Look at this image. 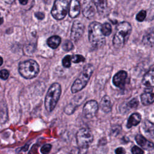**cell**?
Masks as SVG:
<instances>
[{"instance_id":"cell-1","label":"cell","mask_w":154,"mask_h":154,"mask_svg":"<svg viewBox=\"0 0 154 154\" xmlns=\"http://www.w3.org/2000/svg\"><path fill=\"white\" fill-rule=\"evenodd\" d=\"M132 31V26L128 22H120L116 27L113 37L112 44L115 48L120 49L124 46Z\"/></svg>"},{"instance_id":"cell-2","label":"cell","mask_w":154,"mask_h":154,"mask_svg":"<svg viewBox=\"0 0 154 154\" xmlns=\"http://www.w3.org/2000/svg\"><path fill=\"white\" fill-rule=\"evenodd\" d=\"M88 40L94 48H100L105 43V37L102 32V24L97 22H91L88 27Z\"/></svg>"},{"instance_id":"cell-3","label":"cell","mask_w":154,"mask_h":154,"mask_svg":"<svg viewBox=\"0 0 154 154\" xmlns=\"http://www.w3.org/2000/svg\"><path fill=\"white\" fill-rule=\"evenodd\" d=\"M94 72V66L91 64H86L78 76L75 81L71 87V91L73 93H77L82 90L88 83L91 75Z\"/></svg>"},{"instance_id":"cell-4","label":"cell","mask_w":154,"mask_h":154,"mask_svg":"<svg viewBox=\"0 0 154 154\" xmlns=\"http://www.w3.org/2000/svg\"><path fill=\"white\" fill-rule=\"evenodd\" d=\"M61 93V85L57 82L52 84L46 93L45 101V106L46 110L51 112L54 110L60 99Z\"/></svg>"},{"instance_id":"cell-5","label":"cell","mask_w":154,"mask_h":154,"mask_svg":"<svg viewBox=\"0 0 154 154\" xmlns=\"http://www.w3.org/2000/svg\"><path fill=\"white\" fill-rule=\"evenodd\" d=\"M19 72L23 78L31 79L38 75L39 72V66L35 61L28 60L19 64Z\"/></svg>"},{"instance_id":"cell-6","label":"cell","mask_w":154,"mask_h":154,"mask_svg":"<svg viewBox=\"0 0 154 154\" xmlns=\"http://www.w3.org/2000/svg\"><path fill=\"white\" fill-rule=\"evenodd\" d=\"M76 139L79 147L87 149L93 142V135L88 128H83L77 132Z\"/></svg>"},{"instance_id":"cell-7","label":"cell","mask_w":154,"mask_h":154,"mask_svg":"<svg viewBox=\"0 0 154 154\" xmlns=\"http://www.w3.org/2000/svg\"><path fill=\"white\" fill-rule=\"evenodd\" d=\"M69 8V1L66 0H57L55 1L51 10L52 16L57 20H61L65 17Z\"/></svg>"},{"instance_id":"cell-8","label":"cell","mask_w":154,"mask_h":154,"mask_svg":"<svg viewBox=\"0 0 154 154\" xmlns=\"http://www.w3.org/2000/svg\"><path fill=\"white\" fill-rule=\"evenodd\" d=\"M99 105L94 100H91L85 103L83 107L82 113L87 119L93 118L97 112Z\"/></svg>"},{"instance_id":"cell-9","label":"cell","mask_w":154,"mask_h":154,"mask_svg":"<svg viewBox=\"0 0 154 154\" xmlns=\"http://www.w3.org/2000/svg\"><path fill=\"white\" fill-rule=\"evenodd\" d=\"M84 31V24L78 20H76L73 22L72 29H71V33H70V38L76 42L78 40L82 35Z\"/></svg>"},{"instance_id":"cell-10","label":"cell","mask_w":154,"mask_h":154,"mask_svg":"<svg viewBox=\"0 0 154 154\" xmlns=\"http://www.w3.org/2000/svg\"><path fill=\"white\" fill-rule=\"evenodd\" d=\"M83 15L87 19H91L95 14V8L93 1L88 0L83 2L82 6Z\"/></svg>"},{"instance_id":"cell-11","label":"cell","mask_w":154,"mask_h":154,"mask_svg":"<svg viewBox=\"0 0 154 154\" xmlns=\"http://www.w3.org/2000/svg\"><path fill=\"white\" fill-rule=\"evenodd\" d=\"M128 74L125 70H120L117 72L113 77V84L120 88H123L125 87L127 79Z\"/></svg>"},{"instance_id":"cell-12","label":"cell","mask_w":154,"mask_h":154,"mask_svg":"<svg viewBox=\"0 0 154 154\" xmlns=\"http://www.w3.org/2000/svg\"><path fill=\"white\" fill-rule=\"evenodd\" d=\"M135 141L139 146L146 150H150L154 147V144L153 143L147 140L145 137L140 134L136 135Z\"/></svg>"},{"instance_id":"cell-13","label":"cell","mask_w":154,"mask_h":154,"mask_svg":"<svg viewBox=\"0 0 154 154\" xmlns=\"http://www.w3.org/2000/svg\"><path fill=\"white\" fill-rule=\"evenodd\" d=\"M143 43L147 46H154V26L150 28L143 35Z\"/></svg>"},{"instance_id":"cell-14","label":"cell","mask_w":154,"mask_h":154,"mask_svg":"<svg viewBox=\"0 0 154 154\" xmlns=\"http://www.w3.org/2000/svg\"><path fill=\"white\" fill-rule=\"evenodd\" d=\"M80 4L79 2L76 0H73L70 1L69 7V16L71 18H75L77 17L80 13Z\"/></svg>"},{"instance_id":"cell-15","label":"cell","mask_w":154,"mask_h":154,"mask_svg":"<svg viewBox=\"0 0 154 154\" xmlns=\"http://www.w3.org/2000/svg\"><path fill=\"white\" fill-rule=\"evenodd\" d=\"M142 83L147 87H154V69L150 70L144 75Z\"/></svg>"},{"instance_id":"cell-16","label":"cell","mask_w":154,"mask_h":154,"mask_svg":"<svg viewBox=\"0 0 154 154\" xmlns=\"http://www.w3.org/2000/svg\"><path fill=\"white\" fill-rule=\"evenodd\" d=\"M100 107L101 109L106 113H108L111 111L112 105L110 98L108 96L105 95L102 98L100 102Z\"/></svg>"},{"instance_id":"cell-17","label":"cell","mask_w":154,"mask_h":154,"mask_svg":"<svg viewBox=\"0 0 154 154\" xmlns=\"http://www.w3.org/2000/svg\"><path fill=\"white\" fill-rule=\"evenodd\" d=\"M140 98L144 105H149L154 102V93L151 91H145L141 94Z\"/></svg>"},{"instance_id":"cell-18","label":"cell","mask_w":154,"mask_h":154,"mask_svg":"<svg viewBox=\"0 0 154 154\" xmlns=\"http://www.w3.org/2000/svg\"><path fill=\"white\" fill-rule=\"evenodd\" d=\"M141 120V116L138 112H135L132 114L128 119L127 122V128H131L132 126H136L140 123Z\"/></svg>"},{"instance_id":"cell-19","label":"cell","mask_w":154,"mask_h":154,"mask_svg":"<svg viewBox=\"0 0 154 154\" xmlns=\"http://www.w3.org/2000/svg\"><path fill=\"white\" fill-rule=\"evenodd\" d=\"M143 128L144 132L148 136L154 138V123L149 120H145L143 123Z\"/></svg>"},{"instance_id":"cell-20","label":"cell","mask_w":154,"mask_h":154,"mask_svg":"<svg viewBox=\"0 0 154 154\" xmlns=\"http://www.w3.org/2000/svg\"><path fill=\"white\" fill-rule=\"evenodd\" d=\"M61 43V38L58 35H53L50 37L48 40L47 43L48 46L52 49H56Z\"/></svg>"},{"instance_id":"cell-21","label":"cell","mask_w":154,"mask_h":154,"mask_svg":"<svg viewBox=\"0 0 154 154\" xmlns=\"http://www.w3.org/2000/svg\"><path fill=\"white\" fill-rule=\"evenodd\" d=\"M94 5L96 7L98 13L103 14L106 11L107 8V2L106 1H93Z\"/></svg>"},{"instance_id":"cell-22","label":"cell","mask_w":154,"mask_h":154,"mask_svg":"<svg viewBox=\"0 0 154 154\" xmlns=\"http://www.w3.org/2000/svg\"><path fill=\"white\" fill-rule=\"evenodd\" d=\"M112 32L111 25L109 23H105L103 25H102V32L103 35L105 36H108Z\"/></svg>"},{"instance_id":"cell-23","label":"cell","mask_w":154,"mask_h":154,"mask_svg":"<svg viewBox=\"0 0 154 154\" xmlns=\"http://www.w3.org/2000/svg\"><path fill=\"white\" fill-rule=\"evenodd\" d=\"M71 60L74 63H79L85 61V58L81 55H71Z\"/></svg>"},{"instance_id":"cell-24","label":"cell","mask_w":154,"mask_h":154,"mask_svg":"<svg viewBox=\"0 0 154 154\" xmlns=\"http://www.w3.org/2000/svg\"><path fill=\"white\" fill-rule=\"evenodd\" d=\"M62 48L64 51H69L73 48V45L72 42L69 40H66L64 42Z\"/></svg>"},{"instance_id":"cell-25","label":"cell","mask_w":154,"mask_h":154,"mask_svg":"<svg viewBox=\"0 0 154 154\" xmlns=\"http://www.w3.org/2000/svg\"><path fill=\"white\" fill-rule=\"evenodd\" d=\"M71 62H72V60H71V55H67L66 56H65L63 60H62V64H63V66L66 67V68H69L71 66Z\"/></svg>"},{"instance_id":"cell-26","label":"cell","mask_w":154,"mask_h":154,"mask_svg":"<svg viewBox=\"0 0 154 154\" xmlns=\"http://www.w3.org/2000/svg\"><path fill=\"white\" fill-rule=\"evenodd\" d=\"M87 149H82L80 147L74 148L70 150L68 154H86Z\"/></svg>"},{"instance_id":"cell-27","label":"cell","mask_w":154,"mask_h":154,"mask_svg":"<svg viewBox=\"0 0 154 154\" xmlns=\"http://www.w3.org/2000/svg\"><path fill=\"white\" fill-rule=\"evenodd\" d=\"M146 17V11L144 10H141L136 16V19L138 22H142Z\"/></svg>"},{"instance_id":"cell-28","label":"cell","mask_w":154,"mask_h":154,"mask_svg":"<svg viewBox=\"0 0 154 154\" xmlns=\"http://www.w3.org/2000/svg\"><path fill=\"white\" fill-rule=\"evenodd\" d=\"M51 149H52V146L51 144H46L41 147L40 152L42 154H48L51 151Z\"/></svg>"},{"instance_id":"cell-29","label":"cell","mask_w":154,"mask_h":154,"mask_svg":"<svg viewBox=\"0 0 154 154\" xmlns=\"http://www.w3.org/2000/svg\"><path fill=\"white\" fill-rule=\"evenodd\" d=\"M75 106L74 105L70 103L68 105L66 106V107L64 109V112L67 114H72L75 110Z\"/></svg>"},{"instance_id":"cell-30","label":"cell","mask_w":154,"mask_h":154,"mask_svg":"<svg viewBox=\"0 0 154 154\" xmlns=\"http://www.w3.org/2000/svg\"><path fill=\"white\" fill-rule=\"evenodd\" d=\"M127 105L131 108H136L138 105V100L136 98H133L128 103Z\"/></svg>"},{"instance_id":"cell-31","label":"cell","mask_w":154,"mask_h":154,"mask_svg":"<svg viewBox=\"0 0 154 154\" xmlns=\"http://www.w3.org/2000/svg\"><path fill=\"white\" fill-rule=\"evenodd\" d=\"M9 76V72L6 69H2L0 70V78L2 79H7Z\"/></svg>"},{"instance_id":"cell-32","label":"cell","mask_w":154,"mask_h":154,"mask_svg":"<svg viewBox=\"0 0 154 154\" xmlns=\"http://www.w3.org/2000/svg\"><path fill=\"white\" fill-rule=\"evenodd\" d=\"M131 152L132 154H143V150L140 148L138 146H134L132 149H131Z\"/></svg>"},{"instance_id":"cell-33","label":"cell","mask_w":154,"mask_h":154,"mask_svg":"<svg viewBox=\"0 0 154 154\" xmlns=\"http://www.w3.org/2000/svg\"><path fill=\"white\" fill-rule=\"evenodd\" d=\"M115 152L116 154H125V150L123 147H118L116 149Z\"/></svg>"},{"instance_id":"cell-34","label":"cell","mask_w":154,"mask_h":154,"mask_svg":"<svg viewBox=\"0 0 154 154\" xmlns=\"http://www.w3.org/2000/svg\"><path fill=\"white\" fill-rule=\"evenodd\" d=\"M35 17L40 20H42L44 17H45V14L44 13H42V12H37L35 13Z\"/></svg>"},{"instance_id":"cell-35","label":"cell","mask_w":154,"mask_h":154,"mask_svg":"<svg viewBox=\"0 0 154 154\" xmlns=\"http://www.w3.org/2000/svg\"><path fill=\"white\" fill-rule=\"evenodd\" d=\"M19 2H20V4H22V5L26 4L28 2V1H20Z\"/></svg>"},{"instance_id":"cell-36","label":"cell","mask_w":154,"mask_h":154,"mask_svg":"<svg viewBox=\"0 0 154 154\" xmlns=\"http://www.w3.org/2000/svg\"><path fill=\"white\" fill-rule=\"evenodd\" d=\"M2 63H3V60H2V57H0V66L2 64Z\"/></svg>"},{"instance_id":"cell-37","label":"cell","mask_w":154,"mask_h":154,"mask_svg":"<svg viewBox=\"0 0 154 154\" xmlns=\"http://www.w3.org/2000/svg\"><path fill=\"white\" fill-rule=\"evenodd\" d=\"M3 21H4V20H3V18L0 16V25L3 23Z\"/></svg>"}]
</instances>
